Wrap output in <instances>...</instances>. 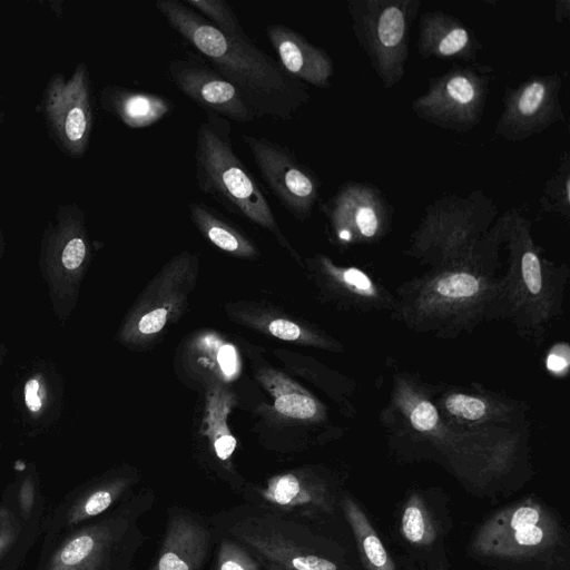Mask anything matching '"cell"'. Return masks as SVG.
<instances>
[{"instance_id": "1", "label": "cell", "mask_w": 570, "mask_h": 570, "mask_svg": "<svg viewBox=\"0 0 570 570\" xmlns=\"http://www.w3.org/2000/svg\"><path fill=\"white\" fill-rule=\"evenodd\" d=\"M502 245L498 218L469 253L402 284L394 296L395 315L409 328L438 337L505 317L504 278L498 275Z\"/></svg>"}, {"instance_id": "2", "label": "cell", "mask_w": 570, "mask_h": 570, "mask_svg": "<svg viewBox=\"0 0 570 570\" xmlns=\"http://www.w3.org/2000/svg\"><path fill=\"white\" fill-rule=\"evenodd\" d=\"M155 7L209 66L238 88L256 118L288 120L308 104L305 85L289 76L247 35L223 33L179 0H157Z\"/></svg>"}, {"instance_id": "3", "label": "cell", "mask_w": 570, "mask_h": 570, "mask_svg": "<svg viewBox=\"0 0 570 570\" xmlns=\"http://www.w3.org/2000/svg\"><path fill=\"white\" fill-rule=\"evenodd\" d=\"M508 249L504 278L505 318L519 333L541 337L562 313L567 266H554L541 255L531 235V222L512 207L499 216Z\"/></svg>"}, {"instance_id": "4", "label": "cell", "mask_w": 570, "mask_h": 570, "mask_svg": "<svg viewBox=\"0 0 570 570\" xmlns=\"http://www.w3.org/2000/svg\"><path fill=\"white\" fill-rule=\"evenodd\" d=\"M196 132L195 179L198 189L232 214L281 237L272 207L256 179L237 156L229 120L205 112Z\"/></svg>"}, {"instance_id": "5", "label": "cell", "mask_w": 570, "mask_h": 570, "mask_svg": "<svg viewBox=\"0 0 570 570\" xmlns=\"http://www.w3.org/2000/svg\"><path fill=\"white\" fill-rule=\"evenodd\" d=\"M498 214L494 200L481 189L444 195L426 205L406 254L431 268L453 262L483 238Z\"/></svg>"}, {"instance_id": "6", "label": "cell", "mask_w": 570, "mask_h": 570, "mask_svg": "<svg viewBox=\"0 0 570 570\" xmlns=\"http://www.w3.org/2000/svg\"><path fill=\"white\" fill-rule=\"evenodd\" d=\"M420 6V0L347 1L354 36L385 89L404 77L410 33Z\"/></svg>"}, {"instance_id": "7", "label": "cell", "mask_w": 570, "mask_h": 570, "mask_svg": "<svg viewBox=\"0 0 570 570\" xmlns=\"http://www.w3.org/2000/svg\"><path fill=\"white\" fill-rule=\"evenodd\" d=\"M90 254L83 210L73 202L59 205L43 232L40 266L61 321L75 306Z\"/></svg>"}, {"instance_id": "8", "label": "cell", "mask_w": 570, "mask_h": 570, "mask_svg": "<svg viewBox=\"0 0 570 570\" xmlns=\"http://www.w3.org/2000/svg\"><path fill=\"white\" fill-rule=\"evenodd\" d=\"M492 80L493 69L488 65H454L432 77L411 108L425 122L466 134L482 120Z\"/></svg>"}, {"instance_id": "9", "label": "cell", "mask_w": 570, "mask_h": 570, "mask_svg": "<svg viewBox=\"0 0 570 570\" xmlns=\"http://www.w3.org/2000/svg\"><path fill=\"white\" fill-rule=\"evenodd\" d=\"M40 111L49 137L71 158L86 155L94 127V100L89 69L78 62L69 78L53 73L47 81Z\"/></svg>"}, {"instance_id": "10", "label": "cell", "mask_w": 570, "mask_h": 570, "mask_svg": "<svg viewBox=\"0 0 570 570\" xmlns=\"http://www.w3.org/2000/svg\"><path fill=\"white\" fill-rule=\"evenodd\" d=\"M563 75H532L503 95V110L495 134L511 142L539 135L557 122H564L561 104Z\"/></svg>"}, {"instance_id": "11", "label": "cell", "mask_w": 570, "mask_h": 570, "mask_svg": "<svg viewBox=\"0 0 570 570\" xmlns=\"http://www.w3.org/2000/svg\"><path fill=\"white\" fill-rule=\"evenodd\" d=\"M228 531L266 570H337L333 561L307 549L294 523L279 515L244 517Z\"/></svg>"}, {"instance_id": "12", "label": "cell", "mask_w": 570, "mask_h": 570, "mask_svg": "<svg viewBox=\"0 0 570 570\" xmlns=\"http://www.w3.org/2000/svg\"><path fill=\"white\" fill-rule=\"evenodd\" d=\"M242 138L262 179L279 204L296 219L309 218L320 198L321 183L316 174L287 146L265 137L243 135Z\"/></svg>"}, {"instance_id": "13", "label": "cell", "mask_w": 570, "mask_h": 570, "mask_svg": "<svg viewBox=\"0 0 570 570\" xmlns=\"http://www.w3.org/2000/svg\"><path fill=\"white\" fill-rule=\"evenodd\" d=\"M338 242L374 243L392 227L394 209L374 185L346 181L320 206Z\"/></svg>"}, {"instance_id": "14", "label": "cell", "mask_w": 570, "mask_h": 570, "mask_svg": "<svg viewBox=\"0 0 570 570\" xmlns=\"http://www.w3.org/2000/svg\"><path fill=\"white\" fill-rule=\"evenodd\" d=\"M167 75L176 88L205 112L239 124L256 119L238 88L212 66L194 58H175Z\"/></svg>"}, {"instance_id": "15", "label": "cell", "mask_w": 570, "mask_h": 570, "mask_svg": "<svg viewBox=\"0 0 570 570\" xmlns=\"http://www.w3.org/2000/svg\"><path fill=\"white\" fill-rule=\"evenodd\" d=\"M129 525L118 517L82 529L58 549L48 570H110Z\"/></svg>"}, {"instance_id": "16", "label": "cell", "mask_w": 570, "mask_h": 570, "mask_svg": "<svg viewBox=\"0 0 570 570\" xmlns=\"http://www.w3.org/2000/svg\"><path fill=\"white\" fill-rule=\"evenodd\" d=\"M436 409L449 424L464 430L517 428L522 424V406L497 395L449 390Z\"/></svg>"}, {"instance_id": "17", "label": "cell", "mask_w": 570, "mask_h": 570, "mask_svg": "<svg viewBox=\"0 0 570 570\" xmlns=\"http://www.w3.org/2000/svg\"><path fill=\"white\" fill-rule=\"evenodd\" d=\"M266 36L278 63L289 76L321 89L331 86L334 63L325 49L283 23L268 24Z\"/></svg>"}, {"instance_id": "18", "label": "cell", "mask_w": 570, "mask_h": 570, "mask_svg": "<svg viewBox=\"0 0 570 570\" xmlns=\"http://www.w3.org/2000/svg\"><path fill=\"white\" fill-rule=\"evenodd\" d=\"M416 48L424 59H455L475 62L482 45L459 18L442 10L421 13Z\"/></svg>"}, {"instance_id": "19", "label": "cell", "mask_w": 570, "mask_h": 570, "mask_svg": "<svg viewBox=\"0 0 570 570\" xmlns=\"http://www.w3.org/2000/svg\"><path fill=\"white\" fill-rule=\"evenodd\" d=\"M209 547L203 524L186 515L171 518L155 566L150 570H198Z\"/></svg>"}, {"instance_id": "20", "label": "cell", "mask_w": 570, "mask_h": 570, "mask_svg": "<svg viewBox=\"0 0 570 570\" xmlns=\"http://www.w3.org/2000/svg\"><path fill=\"white\" fill-rule=\"evenodd\" d=\"M100 104L104 110L134 129L153 126L173 109L164 96L115 85L101 89Z\"/></svg>"}, {"instance_id": "21", "label": "cell", "mask_w": 570, "mask_h": 570, "mask_svg": "<svg viewBox=\"0 0 570 570\" xmlns=\"http://www.w3.org/2000/svg\"><path fill=\"white\" fill-rule=\"evenodd\" d=\"M188 209L193 223L215 246L236 255L254 254V245L214 208L189 203Z\"/></svg>"}, {"instance_id": "22", "label": "cell", "mask_w": 570, "mask_h": 570, "mask_svg": "<svg viewBox=\"0 0 570 570\" xmlns=\"http://www.w3.org/2000/svg\"><path fill=\"white\" fill-rule=\"evenodd\" d=\"M345 511L370 569L395 570L383 543L358 507L347 499L345 500Z\"/></svg>"}, {"instance_id": "23", "label": "cell", "mask_w": 570, "mask_h": 570, "mask_svg": "<svg viewBox=\"0 0 570 570\" xmlns=\"http://www.w3.org/2000/svg\"><path fill=\"white\" fill-rule=\"evenodd\" d=\"M261 497L273 507L286 511L303 508L314 500L311 490L292 473L271 479Z\"/></svg>"}, {"instance_id": "24", "label": "cell", "mask_w": 570, "mask_h": 570, "mask_svg": "<svg viewBox=\"0 0 570 570\" xmlns=\"http://www.w3.org/2000/svg\"><path fill=\"white\" fill-rule=\"evenodd\" d=\"M541 208L566 220L570 218V156L564 151L556 171L543 186L539 199Z\"/></svg>"}, {"instance_id": "25", "label": "cell", "mask_w": 570, "mask_h": 570, "mask_svg": "<svg viewBox=\"0 0 570 570\" xmlns=\"http://www.w3.org/2000/svg\"><path fill=\"white\" fill-rule=\"evenodd\" d=\"M26 413L35 422L42 421L52 409L53 393L49 379L42 371L33 372L22 387Z\"/></svg>"}, {"instance_id": "26", "label": "cell", "mask_w": 570, "mask_h": 570, "mask_svg": "<svg viewBox=\"0 0 570 570\" xmlns=\"http://www.w3.org/2000/svg\"><path fill=\"white\" fill-rule=\"evenodd\" d=\"M186 6L203 13L207 21L229 37H243L245 31L236 12L224 0H184Z\"/></svg>"}, {"instance_id": "27", "label": "cell", "mask_w": 570, "mask_h": 570, "mask_svg": "<svg viewBox=\"0 0 570 570\" xmlns=\"http://www.w3.org/2000/svg\"><path fill=\"white\" fill-rule=\"evenodd\" d=\"M122 489V482H112L91 491L72 507L69 514L70 523L75 524L102 513L119 497Z\"/></svg>"}, {"instance_id": "28", "label": "cell", "mask_w": 570, "mask_h": 570, "mask_svg": "<svg viewBox=\"0 0 570 570\" xmlns=\"http://www.w3.org/2000/svg\"><path fill=\"white\" fill-rule=\"evenodd\" d=\"M275 409L289 417L307 420L318 412V404L308 394L297 391L281 393L276 396Z\"/></svg>"}, {"instance_id": "29", "label": "cell", "mask_w": 570, "mask_h": 570, "mask_svg": "<svg viewBox=\"0 0 570 570\" xmlns=\"http://www.w3.org/2000/svg\"><path fill=\"white\" fill-rule=\"evenodd\" d=\"M216 570H257V563L240 546L224 541Z\"/></svg>"}, {"instance_id": "30", "label": "cell", "mask_w": 570, "mask_h": 570, "mask_svg": "<svg viewBox=\"0 0 570 570\" xmlns=\"http://www.w3.org/2000/svg\"><path fill=\"white\" fill-rule=\"evenodd\" d=\"M402 532L413 543H420L426 535V523L416 501L407 504L402 517Z\"/></svg>"}, {"instance_id": "31", "label": "cell", "mask_w": 570, "mask_h": 570, "mask_svg": "<svg viewBox=\"0 0 570 570\" xmlns=\"http://www.w3.org/2000/svg\"><path fill=\"white\" fill-rule=\"evenodd\" d=\"M213 441L216 455L220 460H227L233 454L236 448V439L229 433L225 426V419L219 422V414L212 420Z\"/></svg>"}, {"instance_id": "32", "label": "cell", "mask_w": 570, "mask_h": 570, "mask_svg": "<svg viewBox=\"0 0 570 570\" xmlns=\"http://www.w3.org/2000/svg\"><path fill=\"white\" fill-rule=\"evenodd\" d=\"M540 520V512L537 508L530 505H521L512 511L509 517V529L517 530L523 527L537 525Z\"/></svg>"}, {"instance_id": "33", "label": "cell", "mask_w": 570, "mask_h": 570, "mask_svg": "<svg viewBox=\"0 0 570 570\" xmlns=\"http://www.w3.org/2000/svg\"><path fill=\"white\" fill-rule=\"evenodd\" d=\"M167 309L156 308L145 314L139 323L138 330L141 334H154L158 333L166 324Z\"/></svg>"}, {"instance_id": "34", "label": "cell", "mask_w": 570, "mask_h": 570, "mask_svg": "<svg viewBox=\"0 0 570 570\" xmlns=\"http://www.w3.org/2000/svg\"><path fill=\"white\" fill-rule=\"evenodd\" d=\"M544 537L543 530L538 525L523 527L513 530L512 540L519 547L539 546Z\"/></svg>"}, {"instance_id": "35", "label": "cell", "mask_w": 570, "mask_h": 570, "mask_svg": "<svg viewBox=\"0 0 570 570\" xmlns=\"http://www.w3.org/2000/svg\"><path fill=\"white\" fill-rule=\"evenodd\" d=\"M271 334L284 341H295L301 336V328L293 322L277 318L269 323Z\"/></svg>"}, {"instance_id": "36", "label": "cell", "mask_w": 570, "mask_h": 570, "mask_svg": "<svg viewBox=\"0 0 570 570\" xmlns=\"http://www.w3.org/2000/svg\"><path fill=\"white\" fill-rule=\"evenodd\" d=\"M220 370L227 377H232L238 370L237 353L234 346L226 344L220 346L217 355Z\"/></svg>"}, {"instance_id": "37", "label": "cell", "mask_w": 570, "mask_h": 570, "mask_svg": "<svg viewBox=\"0 0 570 570\" xmlns=\"http://www.w3.org/2000/svg\"><path fill=\"white\" fill-rule=\"evenodd\" d=\"M14 528L6 510H0V552H2L13 540Z\"/></svg>"}, {"instance_id": "38", "label": "cell", "mask_w": 570, "mask_h": 570, "mask_svg": "<svg viewBox=\"0 0 570 570\" xmlns=\"http://www.w3.org/2000/svg\"><path fill=\"white\" fill-rule=\"evenodd\" d=\"M20 503L22 510L28 514L33 503V482L30 476L26 478L20 489Z\"/></svg>"}, {"instance_id": "39", "label": "cell", "mask_w": 570, "mask_h": 570, "mask_svg": "<svg viewBox=\"0 0 570 570\" xmlns=\"http://www.w3.org/2000/svg\"><path fill=\"white\" fill-rule=\"evenodd\" d=\"M547 365L552 372H561L568 366V357H563L561 354L551 351L547 358Z\"/></svg>"}, {"instance_id": "40", "label": "cell", "mask_w": 570, "mask_h": 570, "mask_svg": "<svg viewBox=\"0 0 570 570\" xmlns=\"http://www.w3.org/2000/svg\"><path fill=\"white\" fill-rule=\"evenodd\" d=\"M564 2H566V0L556 2L554 18H556L557 22H559V23L568 20L570 17V1L568 0L566 6H564Z\"/></svg>"}, {"instance_id": "41", "label": "cell", "mask_w": 570, "mask_h": 570, "mask_svg": "<svg viewBox=\"0 0 570 570\" xmlns=\"http://www.w3.org/2000/svg\"><path fill=\"white\" fill-rule=\"evenodd\" d=\"M2 253H3V238H2V234H1V229H0V257L2 256Z\"/></svg>"}]
</instances>
